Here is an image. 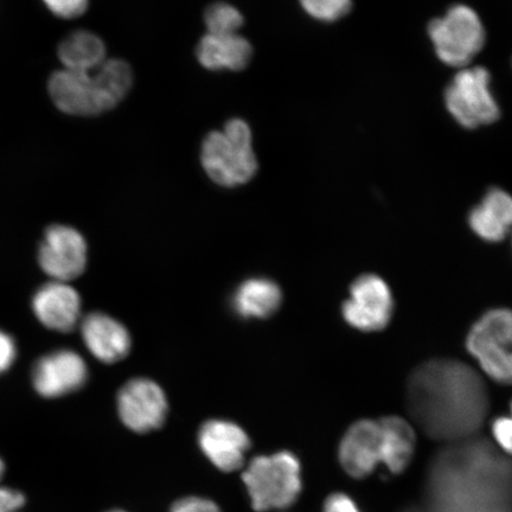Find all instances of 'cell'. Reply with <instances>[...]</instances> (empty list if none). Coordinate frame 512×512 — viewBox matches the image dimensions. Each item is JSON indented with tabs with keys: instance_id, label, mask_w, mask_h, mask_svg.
<instances>
[{
	"instance_id": "1",
	"label": "cell",
	"mask_w": 512,
	"mask_h": 512,
	"mask_svg": "<svg viewBox=\"0 0 512 512\" xmlns=\"http://www.w3.org/2000/svg\"><path fill=\"white\" fill-rule=\"evenodd\" d=\"M409 413L431 438L459 441L472 437L489 412V390L469 364L435 358L409 376Z\"/></svg>"
},
{
	"instance_id": "2",
	"label": "cell",
	"mask_w": 512,
	"mask_h": 512,
	"mask_svg": "<svg viewBox=\"0 0 512 512\" xmlns=\"http://www.w3.org/2000/svg\"><path fill=\"white\" fill-rule=\"evenodd\" d=\"M132 86L130 64L123 60H106L93 72L57 70L50 76L48 91L63 113L95 117L117 107Z\"/></svg>"
},
{
	"instance_id": "3",
	"label": "cell",
	"mask_w": 512,
	"mask_h": 512,
	"mask_svg": "<svg viewBox=\"0 0 512 512\" xmlns=\"http://www.w3.org/2000/svg\"><path fill=\"white\" fill-rule=\"evenodd\" d=\"M201 163L211 181L224 188L252 181L259 164L253 149V134L247 121L234 118L220 131L203 139Z\"/></svg>"
},
{
	"instance_id": "4",
	"label": "cell",
	"mask_w": 512,
	"mask_h": 512,
	"mask_svg": "<svg viewBox=\"0 0 512 512\" xmlns=\"http://www.w3.org/2000/svg\"><path fill=\"white\" fill-rule=\"evenodd\" d=\"M242 480L258 512L290 508L303 490L302 466L286 451L254 458L243 471Z\"/></svg>"
},
{
	"instance_id": "5",
	"label": "cell",
	"mask_w": 512,
	"mask_h": 512,
	"mask_svg": "<svg viewBox=\"0 0 512 512\" xmlns=\"http://www.w3.org/2000/svg\"><path fill=\"white\" fill-rule=\"evenodd\" d=\"M466 348L490 379L512 386V310L484 313L467 335Z\"/></svg>"
},
{
	"instance_id": "6",
	"label": "cell",
	"mask_w": 512,
	"mask_h": 512,
	"mask_svg": "<svg viewBox=\"0 0 512 512\" xmlns=\"http://www.w3.org/2000/svg\"><path fill=\"white\" fill-rule=\"evenodd\" d=\"M431 40L447 66L466 68L485 43V29L475 10L456 5L430 24Z\"/></svg>"
},
{
	"instance_id": "7",
	"label": "cell",
	"mask_w": 512,
	"mask_h": 512,
	"mask_svg": "<svg viewBox=\"0 0 512 512\" xmlns=\"http://www.w3.org/2000/svg\"><path fill=\"white\" fill-rule=\"evenodd\" d=\"M491 75L483 67H466L454 76L446 89L448 111L466 128L495 123L498 104L491 92Z\"/></svg>"
},
{
	"instance_id": "8",
	"label": "cell",
	"mask_w": 512,
	"mask_h": 512,
	"mask_svg": "<svg viewBox=\"0 0 512 512\" xmlns=\"http://www.w3.org/2000/svg\"><path fill=\"white\" fill-rule=\"evenodd\" d=\"M394 311L392 291L376 274H363L350 286V298L342 315L351 328L376 332L387 328Z\"/></svg>"
},
{
	"instance_id": "9",
	"label": "cell",
	"mask_w": 512,
	"mask_h": 512,
	"mask_svg": "<svg viewBox=\"0 0 512 512\" xmlns=\"http://www.w3.org/2000/svg\"><path fill=\"white\" fill-rule=\"evenodd\" d=\"M37 259L51 280L69 283L86 270L87 243L75 228L54 224L43 235Z\"/></svg>"
},
{
	"instance_id": "10",
	"label": "cell",
	"mask_w": 512,
	"mask_h": 512,
	"mask_svg": "<svg viewBox=\"0 0 512 512\" xmlns=\"http://www.w3.org/2000/svg\"><path fill=\"white\" fill-rule=\"evenodd\" d=\"M88 368L83 358L73 350L50 352L37 360L31 380L36 393L44 399H59L85 386Z\"/></svg>"
},
{
	"instance_id": "11",
	"label": "cell",
	"mask_w": 512,
	"mask_h": 512,
	"mask_svg": "<svg viewBox=\"0 0 512 512\" xmlns=\"http://www.w3.org/2000/svg\"><path fill=\"white\" fill-rule=\"evenodd\" d=\"M118 412L130 430L147 433L164 424L168 401L157 383L146 379L132 380L120 390Z\"/></svg>"
},
{
	"instance_id": "12",
	"label": "cell",
	"mask_w": 512,
	"mask_h": 512,
	"mask_svg": "<svg viewBox=\"0 0 512 512\" xmlns=\"http://www.w3.org/2000/svg\"><path fill=\"white\" fill-rule=\"evenodd\" d=\"M382 432L379 420H358L349 427L338 448L339 463L355 479L367 478L381 464Z\"/></svg>"
},
{
	"instance_id": "13",
	"label": "cell",
	"mask_w": 512,
	"mask_h": 512,
	"mask_svg": "<svg viewBox=\"0 0 512 512\" xmlns=\"http://www.w3.org/2000/svg\"><path fill=\"white\" fill-rule=\"evenodd\" d=\"M32 312L44 328L68 334L80 323L81 298L68 283L51 280L38 287L31 300Z\"/></svg>"
},
{
	"instance_id": "14",
	"label": "cell",
	"mask_w": 512,
	"mask_h": 512,
	"mask_svg": "<svg viewBox=\"0 0 512 512\" xmlns=\"http://www.w3.org/2000/svg\"><path fill=\"white\" fill-rule=\"evenodd\" d=\"M198 443L204 456L223 472H234L245 466L251 440L234 422L210 420L201 427Z\"/></svg>"
},
{
	"instance_id": "15",
	"label": "cell",
	"mask_w": 512,
	"mask_h": 512,
	"mask_svg": "<svg viewBox=\"0 0 512 512\" xmlns=\"http://www.w3.org/2000/svg\"><path fill=\"white\" fill-rule=\"evenodd\" d=\"M81 335L89 352L104 363L121 361L131 350L125 326L105 313L93 312L83 318Z\"/></svg>"
},
{
	"instance_id": "16",
	"label": "cell",
	"mask_w": 512,
	"mask_h": 512,
	"mask_svg": "<svg viewBox=\"0 0 512 512\" xmlns=\"http://www.w3.org/2000/svg\"><path fill=\"white\" fill-rule=\"evenodd\" d=\"M196 57L201 66L221 72V70H230V72H240L248 67L252 61V44L238 34L217 36L207 34L198 43Z\"/></svg>"
},
{
	"instance_id": "17",
	"label": "cell",
	"mask_w": 512,
	"mask_h": 512,
	"mask_svg": "<svg viewBox=\"0 0 512 512\" xmlns=\"http://www.w3.org/2000/svg\"><path fill=\"white\" fill-rule=\"evenodd\" d=\"M379 421L382 432L381 464L386 466L392 475H401L414 457V428L401 416H384Z\"/></svg>"
},
{
	"instance_id": "18",
	"label": "cell",
	"mask_w": 512,
	"mask_h": 512,
	"mask_svg": "<svg viewBox=\"0 0 512 512\" xmlns=\"http://www.w3.org/2000/svg\"><path fill=\"white\" fill-rule=\"evenodd\" d=\"M63 69L93 72L106 59L104 41L91 31L78 30L64 37L57 49Z\"/></svg>"
},
{
	"instance_id": "19",
	"label": "cell",
	"mask_w": 512,
	"mask_h": 512,
	"mask_svg": "<svg viewBox=\"0 0 512 512\" xmlns=\"http://www.w3.org/2000/svg\"><path fill=\"white\" fill-rule=\"evenodd\" d=\"M280 288L267 279H252L243 283L234 296V307L245 318H267L279 309Z\"/></svg>"
},
{
	"instance_id": "20",
	"label": "cell",
	"mask_w": 512,
	"mask_h": 512,
	"mask_svg": "<svg viewBox=\"0 0 512 512\" xmlns=\"http://www.w3.org/2000/svg\"><path fill=\"white\" fill-rule=\"evenodd\" d=\"M204 23H206L209 35H236L245 23V18L235 6L227 3H215L206 10Z\"/></svg>"
},
{
	"instance_id": "21",
	"label": "cell",
	"mask_w": 512,
	"mask_h": 512,
	"mask_svg": "<svg viewBox=\"0 0 512 512\" xmlns=\"http://www.w3.org/2000/svg\"><path fill=\"white\" fill-rule=\"evenodd\" d=\"M469 224L480 239L488 242L502 241L509 233V229L494 219L480 204L470 211Z\"/></svg>"
},
{
	"instance_id": "22",
	"label": "cell",
	"mask_w": 512,
	"mask_h": 512,
	"mask_svg": "<svg viewBox=\"0 0 512 512\" xmlns=\"http://www.w3.org/2000/svg\"><path fill=\"white\" fill-rule=\"evenodd\" d=\"M311 17L323 22H334L351 9V0H299Z\"/></svg>"
},
{
	"instance_id": "23",
	"label": "cell",
	"mask_w": 512,
	"mask_h": 512,
	"mask_svg": "<svg viewBox=\"0 0 512 512\" xmlns=\"http://www.w3.org/2000/svg\"><path fill=\"white\" fill-rule=\"evenodd\" d=\"M480 206L510 230L512 227V196L507 191L497 188L489 190Z\"/></svg>"
},
{
	"instance_id": "24",
	"label": "cell",
	"mask_w": 512,
	"mask_h": 512,
	"mask_svg": "<svg viewBox=\"0 0 512 512\" xmlns=\"http://www.w3.org/2000/svg\"><path fill=\"white\" fill-rule=\"evenodd\" d=\"M43 3L56 17L74 19L85 14L89 0H43Z\"/></svg>"
},
{
	"instance_id": "25",
	"label": "cell",
	"mask_w": 512,
	"mask_h": 512,
	"mask_svg": "<svg viewBox=\"0 0 512 512\" xmlns=\"http://www.w3.org/2000/svg\"><path fill=\"white\" fill-rule=\"evenodd\" d=\"M491 431L496 444L502 448L504 453L512 457V419L510 416H498L492 422Z\"/></svg>"
},
{
	"instance_id": "26",
	"label": "cell",
	"mask_w": 512,
	"mask_h": 512,
	"mask_svg": "<svg viewBox=\"0 0 512 512\" xmlns=\"http://www.w3.org/2000/svg\"><path fill=\"white\" fill-rule=\"evenodd\" d=\"M170 512H221L214 502L202 497H185L172 505Z\"/></svg>"
},
{
	"instance_id": "27",
	"label": "cell",
	"mask_w": 512,
	"mask_h": 512,
	"mask_svg": "<svg viewBox=\"0 0 512 512\" xmlns=\"http://www.w3.org/2000/svg\"><path fill=\"white\" fill-rule=\"evenodd\" d=\"M17 358V344L14 338L0 330V374L6 373Z\"/></svg>"
},
{
	"instance_id": "28",
	"label": "cell",
	"mask_w": 512,
	"mask_h": 512,
	"mask_svg": "<svg viewBox=\"0 0 512 512\" xmlns=\"http://www.w3.org/2000/svg\"><path fill=\"white\" fill-rule=\"evenodd\" d=\"M323 512H362L349 495L344 492H336L326 498Z\"/></svg>"
},
{
	"instance_id": "29",
	"label": "cell",
	"mask_w": 512,
	"mask_h": 512,
	"mask_svg": "<svg viewBox=\"0 0 512 512\" xmlns=\"http://www.w3.org/2000/svg\"><path fill=\"white\" fill-rule=\"evenodd\" d=\"M25 497L21 491L0 486V512H22Z\"/></svg>"
},
{
	"instance_id": "30",
	"label": "cell",
	"mask_w": 512,
	"mask_h": 512,
	"mask_svg": "<svg viewBox=\"0 0 512 512\" xmlns=\"http://www.w3.org/2000/svg\"><path fill=\"white\" fill-rule=\"evenodd\" d=\"M5 473V463L3 462V459L0 458V480L4 477Z\"/></svg>"
},
{
	"instance_id": "31",
	"label": "cell",
	"mask_w": 512,
	"mask_h": 512,
	"mask_svg": "<svg viewBox=\"0 0 512 512\" xmlns=\"http://www.w3.org/2000/svg\"><path fill=\"white\" fill-rule=\"evenodd\" d=\"M108 512H126L124 510H111V511H108Z\"/></svg>"
},
{
	"instance_id": "32",
	"label": "cell",
	"mask_w": 512,
	"mask_h": 512,
	"mask_svg": "<svg viewBox=\"0 0 512 512\" xmlns=\"http://www.w3.org/2000/svg\"><path fill=\"white\" fill-rule=\"evenodd\" d=\"M510 412H511L510 418L512 419V401L510 403Z\"/></svg>"
}]
</instances>
